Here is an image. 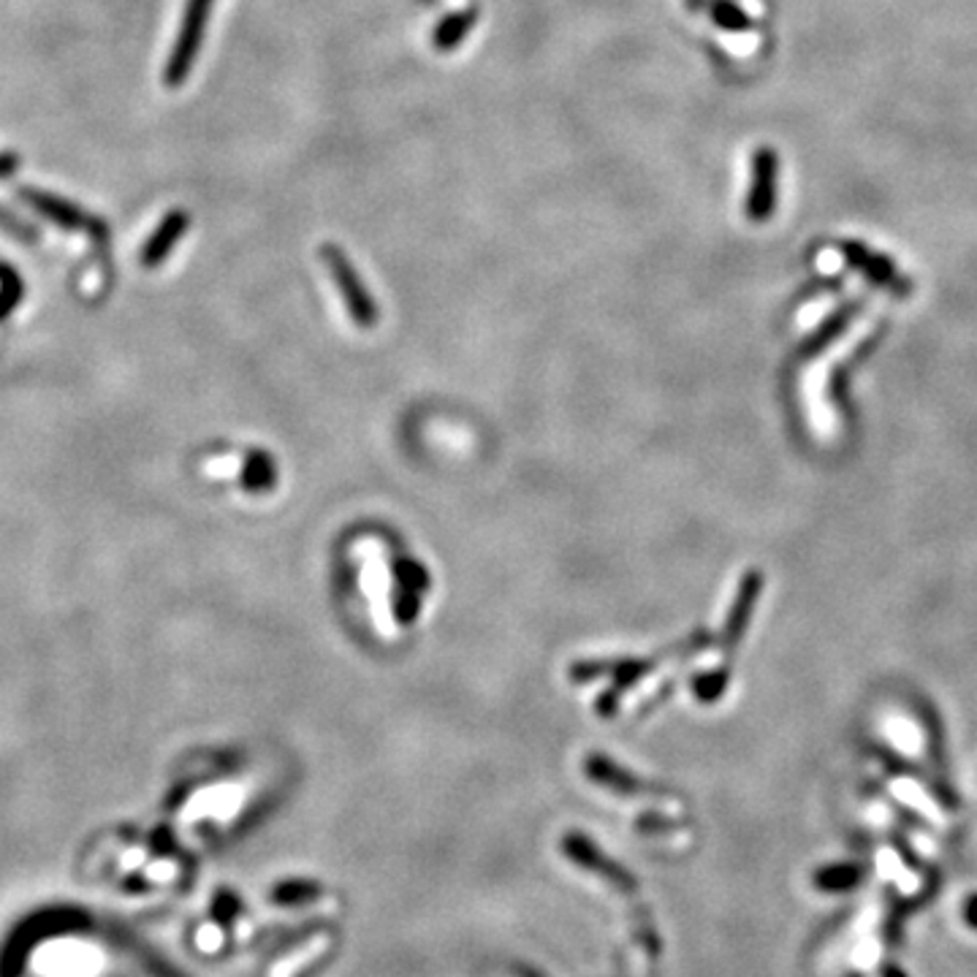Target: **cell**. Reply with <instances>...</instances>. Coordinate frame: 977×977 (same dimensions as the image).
Returning a JSON list of instances; mask_svg holds the SVG:
<instances>
[{
  "instance_id": "6da1fadb",
  "label": "cell",
  "mask_w": 977,
  "mask_h": 977,
  "mask_svg": "<svg viewBox=\"0 0 977 977\" xmlns=\"http://www.w3.org/2000/svg\"><path fill=\"white\" fill-rule=\"evenodd\" d=\"M212 6L215 0H188L186 3L180 33H177L175 47H171L169 60H166V69H163L166 88L175 90L188 79V73L193 69L196 58H199L201 52V41H205Z\"/></svg>"
},
{
  "instance_id": "7a4b0ae2",
  "label": "cell",
  "mask_w": 977,
  "mask_h": 977,
  "mask_svg": "<svg viewBox=\"0 0 977 977\" xmlns=\"http://www.w3.org/2000/svg\"><path fill=\"white\" fill-rule=\"evenodd\" d=\"M321 258L326 263V269L331 272V280H335L337 291H340L342 302H346L348 316L353 318V323L359 329H372L378 323V305H375L372 293L367 291L365 282H361L359 272L353 269L350 258L342 253L337 245H323L321 248Z\"/></svg>"
},
{
  "instance_id": "3957f363",
  "label": "cell",
  "mask_w": 977,
  "mask_h": 977,
  "mask_svg": "<svg viewBox=\"0 0 977 977\" xmlns=\"http://www.w3.org/2000/svg\"><path fill=\"white\" fill-rule=\"evenodd\" d=\"M20 199L30 207V210L39 212L41 218H47L49 223L60 226V229L88 231L96 242H107L109 239V226L103 223L101 218H96V215L84 212L82 207H77L69 199H60V196L39 188H20Z\"/></svg>"
},
{
  "instance_id": "277c9868",
  "label": "cell",
  "mask_w": 977,
  "mask_h": 977,
  "mask_svg": "<svg viewBox=\"0 0 977 977\" xmlns=\"http://www.w3.org/2000/svg\"><path fill=\"white\" fill-rule=\"evenodd\" d=\"M839 253L847 261V267L856 269L858 275H864L871 286L885 288V291L890 293H899V297H907V293L913 291V282L896 269L894 258L877 253V250H871L869 245L858 242V239H845V242H839Z\"/></svg>"
},
{
  "instance_id": "5b68a950",
  "label": "cell",
  "mask_w": 977,
  "mask_h": 977,
  "mask_svg": "<svg viewBox=\"0 0 977 977\" xmlns=\"http://www.w3.org/2000/svg\"><path fill=\"white\" fill-rule=\"evenodd\" d=\"M747 190V218L752 223H766L777 207V175L779 158L774 147H758L752 152V171H749Z\"/></svg>"
},
{
  "instance_id": "8992f818",
  "label": "cell",
  "mask_w": 977,
  "mask_h": 977,
  "mask_svg": "<svg viewBox=\"0 0 977 977\" xmlns=\"http://www.w3.org/2000/svg\"><path fill=\"white\" fill-rule=\"evenodd\" d=\"M764 581L766 579L760 570H747V574L741 576L739 589H736V598L734 604H730L728 619H725V628L720 636L725 655H734L736 647L741 644V638H745L749 619H752L755 604H758V598L764 595Z\"/></svg>"
},
{
  "instance_id": "52a82bcc",
  "label": "cell",
  "mask_w": 977,
  "mask_h": 977,
  "mask_svg": "<svg viewBox=\"0 0 977 977\" xmlns=\"http://www.w3.org/2000/svg\"><path fill=\"white\" fill-rule=\"evenodd\" d=\"M188 226H190V218H188L186 210L166 212V218L161 220V223H158V229L150 233V239L144 242V248H141V267H147V269L161 267V263L166 261V256H169L171 250L177 248V242L186 237Z\"/></svg>"
},
{
  "instance_id": "ba28073f",
  "label": "cell",
  "mask_w": 977,
  "mask_h": 977,
  "mask_svg": "<svg viewBox=\"0 0 977 977\" xmlns=\"http://www.w3.org/2000/svg\"><path fill=\"white\" fill-rule=\"evenodd\" d=\"M858 312H861V299H853V302L841 305L839 310H834L831 316L826 318V321H823L820 326H817L815 335L809 337V340L801 346V356H804V359H812V356L820 353L823 348L831 346V342L837 340V337L841 335V331H845L847 326L853 323V318H856Z\"/></svg>"
},
{
  "instance_id": "9c48e42d",
  "label": "cell",
  "mask_w": 977,
  "mask_h": 977,
  "mask_svg": "<svg viewBox=\"0 0 977 977\" xmlns=\"http://www.w3.org/2000/svg\"><path fill=\"white\" fill-rule=\"evenodd\" d=\"M239 483L250 495H263V491H272L278 487V465L269 457L267 451H250L242 462V472H239Z\"/></svg>"
},
{
  "instance_id": "30bf717a",
  "label": "cell",
  "mask_w": 977,
  "mask_h": 977,
  "mask_svg": "<svg viewBox=\"0 0 977 977\" xmlns=\"http://www.w3.org/2000/svg\"><path fill=\"white\" fill-rule=\"evenodd\" d=\"M472 24H476V11L472 9L453 11V14H448L446 20H442L438 28H435L432 47L438 49V52H451V49H457L467 39V33L472 30Z\"/></svg>"
},
{
  "instance_id": "8fae6325",
  "label": "cell",
  "mask_w": 977,
  "mask_h": 977,
  "mask_svg": "<svg viewBox=\"0 0 977 977\" xmlns=\"http://www.w3.org/2000/svg\"><path fill=\"white\" fill-rule=\"evenodd\" d=\"M861 880H864V869L858 864L826 866V869L817 871L815 877L817 888L828 890V894H845V890H853Z\"/></svg>"
},
{
  "instance_id": "7c38bea8",
  "label": "cell",
  "mask_w": 977,
  "mask_h": 977,
  "mask_svg": "<svg viewBox=\"0 0 977 977\" xmlns=\"http://www.w3.org/2000/svg\"><path fill=\"white\" fill-rule=\"evenodd\" d=\"M587 771L595 782L606 785V788L622 790V792H638L644 788V785H638V779H632L630 774H625L622 768H617L606 758H589Z\"/></svg>"
},
{
  "instance_id": "4fadbf2b",
  "label": "cell",
  "mask_w": 977,
  "mask_h": 977,
  "mask_svg": "<svg viewBox=\"0 0 977 977\" xmlns=\"http://www.w3.org/2000/svg\"><path fill=\"white\" fill-rule=\"evenodd\" d=\"M24 297V282L14 267L9 263H0V321L9 318L14 312V307L20 305Z\"/></svg>"
},
{
  "instance_id": "5bb4252c",
  "label": "cell",
  "mask_w": 977,
  "mask_h": 977,
  "mask_svg": "<svg viewBox=\"0 0 977 977\" xmlns=\"http://www.w3.org/2000/svg\"><path fill=\"white\" fill-rule=\"evenodd\" d=\"M711 20L720 24L722 30H730V33H739V30H749L752 28V20L739 9L736 3H728V0H717L711 6Z\"/></svg>"
},
{
  "instance_id": "9a60e30c",
  "label": "cell",
  "mask_w": 977,
  "mask_h": 977,
  "mask_svg": "<svg viewBox=\"0 0 977 977\" xmlns=\"http://www.w3.org/2000/svg\"><path fill=\"white\" fill-rule=\"evenodd\" d=\"M725 687H728V668L706 671V674L696 676V681H692V692H696L700 700H706V704H711V700H720Z\"/></svg>"
},
{
  "instance_id": "2e32d148",
  "label": "cell",
  "mask_w": 977,
  "mask_h": 977,
  "mask_svg": "<svg viewBox=\"0 0 977 977\" xmlns=\"http://www.w3.org/2000/svg\"><path fill=\"white\" fill-rule=\"evenodd\" d=\"M397 576H399V581H402V587L413 589V592H423V589H429V576H427V570H423L419 562H410V559H399Z\"/></svg>"
},
{
  "instance_id": "e0dca14e",
  "label": "cell",
  "mask_w": 977,
  "mask_h": 977,
  "mask_svg": "<svg viewBox=\"0 0 977 977\" xmlns=\"http://www.w3.org/2000/svg\"><path fill=\"white\" fill-rule=\"evenodd\" d=\"M0 229L9 231L11 237L20 239V242H28V245H33L36 239H39V233H36L33 226L24 223L22 218H17V215L6 210V207H0Z\"/></svg>"
},
{
  "instance_id": "ac0fdd59",
  "label": "cell",
  "mask_w": 977,
  "mask_h": 977,
  "mask_svg": "<svg viewBox=\"0 0 977 977\" xmlns=\"http://www.w3.org/2000/svg\"><path fill=\"white\" fill-rule=\"evenodd\" d=\"M416 614H419V598H416L413 589L402 587L397 595V617L399 622H413Z\"/></svg>"
},
{
  "instance_id": "d6986e66",
  "label": "cell",
  "mask_w": 977,
  "mask_h": 977,
  "mask_svg": "<svg viewBox=\"0 0 977 977\" xmlns=\"http://www.w3.org/2000/svg\"><path fill=\"white\" fill-rule=\"evenodd\" d=\"M20 169V156L17 152H0V180L11 177Z\"/></svg>"
},
{
  "instance_id": "ffe728a7",
  "label": "cell",
  "mask_w": 977,
  "mask_h": 977,
  "mask_svg": "<svg viewBox=\"0 0 977 977\" xmlns=\"http://www.w3.org/2000/svg\"><path fill=\"white\" fill-rule=\"evenodd\" d=\"M964 920H967L973 929H977V894L969 896L967 905H964Z\"/></svg>"
},
{
  "instance_id": "44dd1931",
  "label": "cell",
  "mask_w": 977,
  "mask_h": 977,
  "mask_svg": "<svg viewBox=\"0 0 977 977\" xmlns=\"http://www.w3.org/2000/svg\"><path fill=\"white\" fill-rule=\"evenodd\" d=\"M885 977H907V975L901 973L899 967H890V969H885Z\"/></svg>"
}]
</instances>
